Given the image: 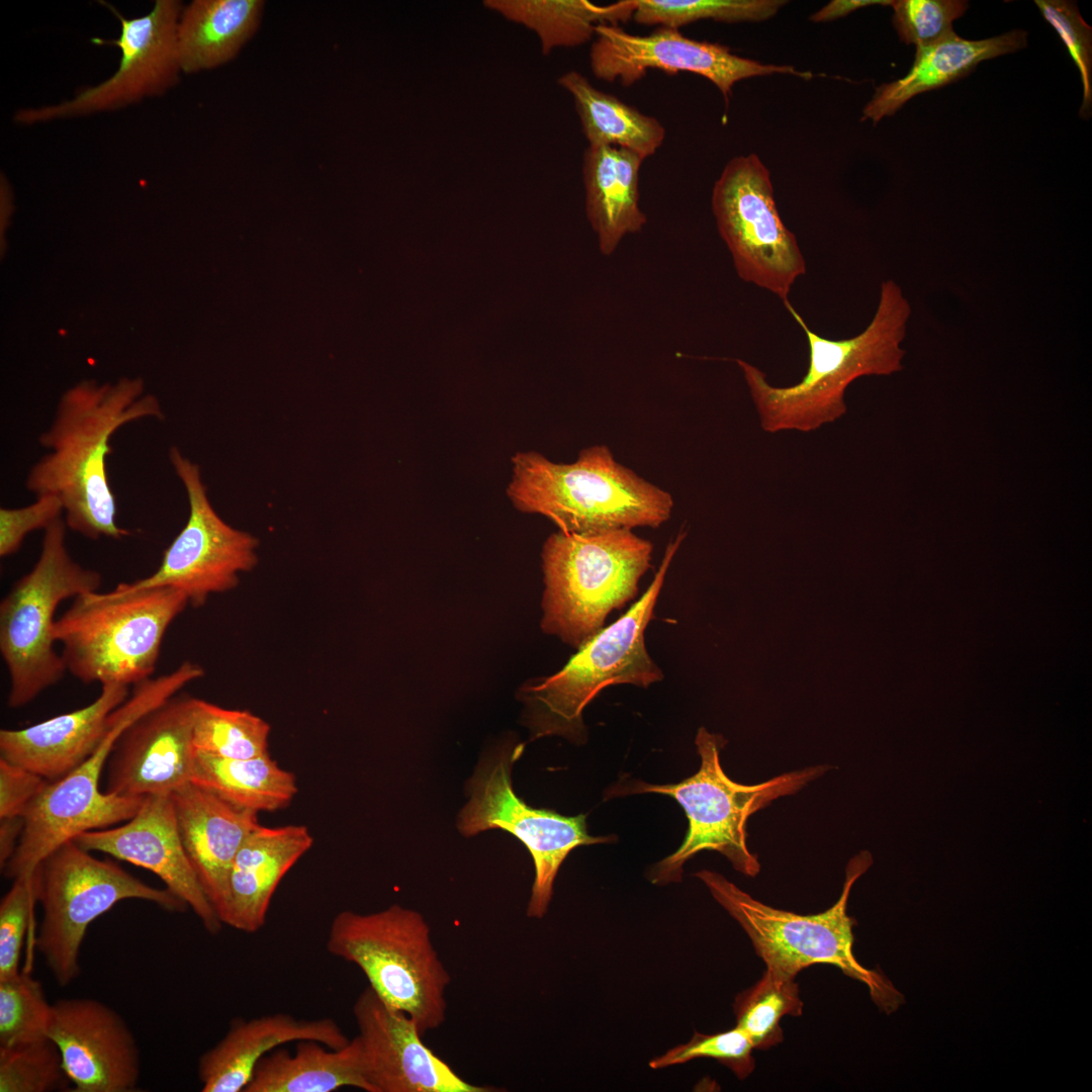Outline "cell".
<instances>
[{
    "label": "cell",
    "mask_w": 1092,
    "mask_h": 1092,
    "mask_svg": "<svg viewBox=\"0 0 1092 1092\" xmlns=\"http://www.w3.org/2000/svg\"><path fill=\"white\" fill-rule=\"evenodd\" d=\"M163 420L158 399L144 393L141 379L98 385L83 381L66 391L52 425L40 434L49 450L29 470L25 486L35 496L53 494L64 507L68 529L86 538L121 539L116 499L106 471L110 439L122 426Z\"/></svg>",
    "instance_id": "6da1fadb"
},
{
    "label": "cell",
    "mask_w": 1092,
    "mask_h": 1092,
    "mask_svg": "<svg viewBox=\"0 0 1092 1092\" xmlns=\"http://www.w3.org/2000/svg\"><path fill=\"white\" fill-rule=\"evenodd\" d=\"M784 305L806 335L808 368L802 379L789 386L771 385L763 371L736 359L767 433L813 432L846 414L845 391L862 376H885L903 369L911 306L894 280L882 282L877 310L858 335L842 340L824 338L812 331L791 304Z\"/></svg>",
    "instance_id": "7a4b0ae2"
},
{
    "label": "cell",
    "mask_w": 1092,
    "mask_h": 1092,
    "mask_svg": "<svg viewBox=\"0 0 1092 1092\" xmlns=\"http://www.w3.org/2000/svg\"><path fill=\"white\" fill-rule=\"evenodd\" d=\"M508 495L521 512L551 520L563 533L658 528L673 498L619 463L607 445H593L572 463H555L529 451L512 458Z\"/></svg>",
    "instance_id": "3957f363"
},
{
    "label": "cell",
    "mask_w": 1092,
    "mask_h": 1092,
    "mask_svg": "<svg viewBox=\"0 0 1092 1092\" xmlns=\"http://www.w3.org/2000/svg\"><path fill=\"white\" fill-rule=\"evenodd\" d=\"M189 605L172 587L128 588L76 597L56 620L66 670L84 684L139 685L151 678L164 636Z\"/></svg>",
    "instance_id": "277c9868"
},
{
    "label": "cell",
    "mask_w": 1092,
    "mask_h": 1092,
    "mask_svg": "<svg viewBox=\"0 0 1092 1092\" xmlns=\"http://www.w3.org/2000/svg\"><path fill=\"white\" fill-rule=\"evenodd\" d=\"M198 677V668L185 661L170 673L135 686L132 697L112 712L93 753L70 774L50 783L31 804L17 847L2 869L6 878L31 875L51 852L79 834L127 821L136 813L144 797L102 793L101 772L130 723Z\"/></svg>",
    "instance_id": "5b68a950"
},
{
    "label": "cell",
    "mask_w": 1092,
    "mask_h": 1092,
    "mask_svg": "<svg viewBox=\"0 0 1092 1092\" xmlns=\"http://www.w3.org/2000/svg\"><path fill=\"white\" fill-rule=\"evenodd\" d=\"M686 535L681 531L668 543L650 585L625 614L580 646L559 671L530 679L519 689L532 738L579 737L584 730L582 712L602 690L619 684L648 688L662 680V670L646 649L644 631Z\"/></svg>",
    "instance_id": "8992f818"
},
{
    "label": "cell",
    "mask_w": 1092,
    "mask_h": 1092,
    "mask_svg": "<svg viewBox=\"0 0 1092 1092\" xmlns=\"http://www.w3.org/2000/svg\"><path fill=\"white\" fill-rule=\"evenodd\" d=\"M695 743L701 757L699 770L690 778L668 785L636 782L630 793H657L672 797L682 807L689 828L679 848L652 869L654 884L681 879L682 866L702 850L725 855L733 868L748 877L760 871L756 855L747 846V820L774 800L797 793L829 768L826 764L782 774L755 785L733 782L724 772L719 751L726 741L706 728L698 730Z\"/></svg>",
    "instance_id": "52a82bcc"
},
{
    "label": "cell",
    "mask_w": 1092,
    "mask_h": 1092,
    "mask_svg": "<svg viewBox=\"0 0 1092 1092\" xmlns=\"http://www.w3.org/2000/svg\"><path fill=\"white\" fill-rule=\"evenodd\" d=\"M653 546L630 529L557 532L542 548L543 632L578 649L638 593Z\"/></svg>",
    "instance_id": "ba28073f"
},
{
    "label": "cell",
    "mask_w": 1092,
    "mask_h": 1092,
    "mask_svg": "<svg viewBox=\"0 0 1092 1092\" xmlns=\"http://www.w3.org/2000/svg\"><path fill=\"white\" fill-rule=\"evenodd\" d=\"M872 863L869 851L853 856L838 900L827 910L810 915L765 905L716 872L703 870L696 877L744 929L767 969L795 979L815 964L835 966L866 984L876 1004L889 1013L903 1002V996L882 974L857 962L852 950L854 920L846 912L853 884Z\"/></svg>",
    "instance_id": "9c48e42d"
},
{
    "label": "cell",
    "mask_w": 1092,
    "mask_h": 1092,
    "mask_svg": "<svg viewBox=\"0 0 1092 1092\" xmlns=\"http://www.w3.org/2000/svg\"><path fill=\"white\" fill-rule=\"evenodd\" d=\"M326 945L332 956L357 966L375 994L412 1017L422 1035L446 1021L451 977L418 911L397 904L368 914L342 911L331 922Z\"/></svg>",
    "instance_id": "30bf717a"
},
{
    "label": "cell",
    "mask_w": 1092,
    "mask_h": 1092,
    "mask_svg": "<svg viewBox=\"0 0 1092 1092\" xmlns=\"http://www.w3.org/2000/svg\"><path fill=\"white\" fill-rule=\"evenodd\" d=\"M67 526L59 519L43 533L37 561L0 604V652L9 674L8 706L24 707L67 672L56 650V611L68 599L96 592L102 575L73 559Z\"/></svg>",
    "instance_id": "8fae6325"
},
{
    "label": "cell",
    "mask_w": 1092,
    "mask_h": 1092,
    "mask_svg": "<svg viewBox=\"0 0 1092 1092\" xmlns=\"http://www.w3.org/2000/svg\"><path fill=\"white\" fill-rule=\"evenodd\" d=\"M34 875L42 916L33 944L62 987L80 975V950L89 925L116 903L140 899L171 912L188 908L167 888L152 887L116 862L94 857L74 840L51 852Z\"/></svg>",
    "instance_id": "7c38bea8"
},
{
    "label": "cell",
    "mask_w": 1092,
    "mask_h": 1092,
    "mask_svg": "<svg viewBox=\"0 0 1092 1092\" xmlns=\"http://www.w3.org/2000/svg\"><path fill=\"white\" fill-rule=\"evenodd\" d=\"M711 206L739 278L789 301L806 261L780 216L769 171L757 155L728 161L714 184Z\"/></svg>",
    "instance_id": "4fadbf2b"
},
{
    "label": "cell",
    "mask_w": 1092,
    "mask_h": 1092,
    "mask_svg": "<svg viewBox=\"0 0 1092 1092\" xmlns=\"http://www.w3.org/2000/svg\"><path fill=\"white\" fill-rule=\"evenodd\" d=\"M522 750V745L504 748L480 763L468 783L470 799L459 814L458 828L464 836L498 828L524 843L535 868L527 915L541 918L551 901L559 868L570 851L614 837L589 835L584 814L563 816L533 808L520 799L513 790L511 771Z\"/></svg>",
    "instance_id": "5bb4252c"
},
{
    "label": "cell",
    "mask_w": 1092,
    "mask_h": 1092,
    "mask_svg": "<svg viewBox=\"0 0 1092 1092\" xmlns=\"http://www.w3.org/2000/svg\"><path fill=\"white\" fill-rule=\"evenodd\" d=\"M169 459L187 493V522L164 551L155 572L122 583L128 588L172 587L184 593L189 605L200 608L211 595L237 587L239 574L256 567L259 541L217 515L197 464L177 447L170 449Z\"/></svg>",
    "instance_id": "9a60e30c"
},
{
    "label": "cell",
    "mask_w": 1092,
    "mask_h": 1092,
    "mask_svg": "<svg viewBox=\"0 0 1092 1092\" xmlns=\"http://www.w3.org/2000/svg\"><path fill=\"white\" fill-rule=\"evenodd\" d=\"M105 5L120 22L118 37L107 41L120 51L116 71L69 100L19 109L14 114L17 123L31 125L113 111L160 96L176 85L182 73L176 30L183 4L178 0H157L146 15L131 18Z\"/></svg>",
    "instance_id": "2e32d148"
},
{
    "label": "cell",
    "mask_w": 1092,
    "mask_h": 1092,
    "mask_svg": "<svg viewBox=\"0 0 1092 1092\" xmlns=\"http://www.w3.org/2000/svg\"><path fill=\"white\" fill-rule=\"evenodd\" d=\"M589 65L597 79L619 81L623 86H632L649 70L694 73L711 81L726 102L735 83L744 79L774 74L812 78L810 72L746 59L726 46L693 39L669 27L641 35L618 24H600L589 49Z\"/></svg>",
    "instance_id": "e0dca14e"
},
{
    "label": "cell",
    "mask_w": 1092,
    "mask_h": 1092,
    "mask_svg": "<svg viewBox=\"0 0 1092 1092\" xmlns=\"http://www.w3.org/2000/svg\"><path fill=\"white\" fill-rule=\"evenodd\" d=\"M194 703L195 698L176 694L123 730L106 763V793L172 794L191 782Z\"/></svg>",
    "instance_id": "ac0fdd59"
},
{
    "label": "cell",
    "mask_w": 1092,
    "mask_h": 1092,
    "mask_svg": "<svg viewBox=\"0 0 1092 1092\" xmlns=\"http://www.w3.org/2000/svg\"><path fill=\"white\" fill-rule=\"evenodd\" d=\"M353 1014L365 1077L372 1092H487L461 1078L422 1040L415 1020L367 987Z\"/></svg>",
    "instance_id": "d6986e66"
},
{
    "label": "cell",
    "mask_w": 1092,
    "mask_h": 1092,
    "mask_svg": "<svg viewBox=\"0 0 1092 1092\" xmlns=\"http://www.w3.org/2000/svg\"><path fill=\"white\" fill-rule=\"evenodd\" d=\"M49 1037L58 1046L74 1092L136 1090L141 1057L123 1018L91 998L53 1004Z\"/></svg>",
    "instance_id": "ffe728a7"
},
{
    "label": "cell",
    "mask_w": 1092,
    "mask_h": 1092,
    "mask_svg": "<svg viewBox=\"0 0 1092 1092\" xmlns=\"http://www.w3.org/2000/svg\"><path fill=\"white\" fill-rule=\"evenodd\" d=\"M73 840L86 850L101 851L152 872L191 908L208 933L220 931L223 924L182 843L171 794L146 796L123 825L86 831Z\"/></svg>",
    "instance_id": "44dd1931"
},
{
    "label": "cell",
    "mask_w": 1092,
    "mask_h": 1092,
    "mask_svg": "<svg viewBox=\"0 0 1092 1092\" xmlns=\"http://www.w3.org/2000/svg\"><path fill=\"white\" fill-rule=\"evenodd\" d=\"M128 687L102 686L89 705L22 729H1L0 757L56 782L80 765L102 741Z\"/></svg>",
    "instance_id": "7402d4cb"
},
{
    "label": "cell",
    "mask_w": 1092,
    "mask_h": 1092,
    "mask_svg": "<svg viewBox=\"0 0 1092 1092\" xmlns=\"http://www.w3.org/2000/svg\"><path fill=\"white\" fill-rule=\"evenodd\" d=\"M171 797L185 851L218 916L232 864L246 837L260 825L259 813L238 808L191 782Z\"/></svg>",
    "instance_id": "603a6c76"
},
{
    "label": "cell",
    "mask_w": 1092,
    "mask_h": 1092,
    "mask_svg": "<svg viewBox=\"0 0 1092 1092\" xmlns=\"http://www.w3.org/2000/svg\"><path fill=\"white\" fill-rule=\"evenodd\" d=\"M312 1040L329 1048L350 1039L331 1018L299 1019L286 1013L237 1018L224 1036L198 1061L202 1092H244L258 1062L283 1044Z\"/></svg>",
    "instance_id": "cb8c5ba5"
},
{
    "label": "cell",
    "mask_w": 1092,
    "mask_h": 1092,
    "mask_svg": "<svg viewBox=\"0 0 1092 1092\" xmlns=\"http://www.w3.org/2000/svg\"><path fill=\"white\" fill-rule=\"evenodd\" d=\"M304 825H259L244 840L232 864L222 924L247 933L266 923L271 899L284 876L312 846Z\"/></svg>",
    "instance_id": "d4e9b609"
},
{
    "label": "cell",
    "mask_w": 1092,
    "mask_h": 1092,
    "mask_svg": "<svg viewBox=\"0 0 1092 1092\" xmlns=\"http://www.w3.org/2000/svg\"><path fill=\"white\" fill-rule=\"evenodd\" d=\"M1026 39L1022 29L980 40L965 39L951 31L932 43L917 47L909 72L876 89L862 109L861 120L877 123L895 114L914 96L967 76L982 61L1024 48Z\"/></svg>",
    "instance_id": "484cf974"
},
{
    "label": "cell",
    "mask_w": 1092,
    "mask_h": 1092,
    "mask_svg": "<svg viewBox=\"0 0 1092 1092\" xmlns=\"http://www.w3.org/2000/svg\"><path fill=\"white\" fill-rule=\"evenodd\" d=\"M643 161L631 151L612 146H588L583 153L585 212L604 256H611L626 236L641 232L646 224L639 203Z\"/></svg>",
    "instance_id": "4316f807"
},
{
    "label": "cell",
    "mask_w": 1092,
    "mask_h": 1092,
    "mask_svg": "<svg viewBox=\"0 0 1092 1092\" xmlns=\"http://www.w3.org/2000/svg\"><path fill=\"white\" fill-rule=\"evenodd\" d=\"M262 0H194L183 7L176 30L181 72L195 74L233 61L262 21Z\"/></svg>",
    "instance_id": "83f0119b"
},
{
    "label": "cell",
    "mask_w": 1092,
    "mask_h": 1092,
    "mask_svg": "<svg viewBox=\"0 0 1092 1092\" xmlns=\"http://www.w3.org/2000/svg\"><path fill=\"white\" fill-rule=\"evenodd\" d=\"M343 1087L372 1092L356 1036L338 1049L312 1040L298 1041L294 1053L278 1048L258 1062L244 1092H332Z\"/></svg>",
    "instance_id": "f1b7e54d"
},
{
    "label": "cell",
    "mask_w": 1092,
    "mask_h": 1092,
    "mask_svg": "<svg viewBox=\"0 0 1092 1092\" xmlns=\"http://www.w3.org/2000/svg\"><path fill=\"white\" fill-rule=\"evenodd\" d=\"M191 783L256 813L286 808L298 791L295 776L269 753L236 759L196 750Z\"/></svg>",
    "instance_id": "f546056e"
},
{
    "label": "cell",
    "mask_w": 1092,
    "mask_h": 1092,
    "mask_svg": "<svg viewBox=\"0 0 1092 1092\" xmlns=\"http://www.w3.org/2000/svg\"><path fill=\"white\" fill-rule=\"evenodd\" d=\"M558 84L573 98L588 146L618 147L645 160L663 144L665 128L657 118L596 88L579 72H566Z\"/></svg>",
    "instance_id": "4dcf8cb0"
},
{
    "label": "cell",
    "mask_w": 1092,
    "mask_h": 1092,
    "mask_svg": "<svg viewBox=\"0 0 1092 1092\" xmlns=\"http://www.w3.org/2000/svg\"><path fill=\"white\" fill-rule=\"evenodd\" d=\"M483 4L533 30L547 55L556 48L593 41L600 24L619 25L632 19L636 0L607 5L587 0H486Z\"/></svg>",
    "instance_id": "1f68e13d"
},
{
    "label": "cell",
    "mask_w": 1092,
    "mask_h": 1092,
    "mask_svg": "<svg viewBox=\"0 0 1092 1092\" xmlns=\"http://www.w3.org/2000/svg\"><path fill=\"white\" fill-rule=\"evenodd\" d=\"M270 725L246 710H232L195 698L193 744L196 750L225 758H252L268 752Z\"/></svg>",
    "instance_id": "d6a6232c"
},
{
    "label": "cell",
    "mask_w": 1092,
    "mask_h": 1092,
    "mask_svg": "<svg viewBox=\"0 0 1092 1092\" xmlns=\"http://www.w3.org/2000/svg\"><path fill=\"white\" fill-rule=\"evenodd\" d=\"M803 1005L795 979L766 968L752 987L736 997V1027L747 1035L753 1049L766 1050L783 1040L781 1019L800 1016Z\"/></svg>",
    "instance_id": "836d02e7"
},
{
    "label": "cell",
    "mask_w": 1092,
    "mask_h": 1092,
    "mask_svg": "<svg viewBox=\"0 0 1092 1092\" xmlns=\"http://www.w3.org/2000/svg\"><path fill=\"white\" fill-rule=\"evenodd\" d=\"M786 4L784 0H636L632 19L675 29L707 19L755 22L772 17Z\"/></svg>",
    "instance_id": "e575fe53"
},
{
    "label": "cell",
    "mask_w": 1092,
    "mask_h": 1092,
    "mask_svg": "<svg viewBox=\"0 0 1092 1092\" xmlns=\"http://www.w3.org/2000/svg\"><path fill=\"white\" fill-rule=\"evenodd\" d=\"M52 1009L28 970L0 981V1046L48 1038Z\"/></svg>",
    "instance_id": "d590c367"
},
{
    "label": "cell",
    "mask_w": 1092,
    "mask_h": 1092,
    "mask_svg": "<svg viewBox=\"0 0 1092 1092\" xmlns=\"http://www.w3.org/2000/svg\"><path fill=\"white\" fill-rule=\"evenodd\" d=\"M71 1084L50 1038L0 1046V1092H51Z\"/></svg>",
    "instance_id": "8d00e7d4"
},
{
    "label": "cell",
    "mask_w": 1092,
    "mask_h": 1092,
    "mask_svg": "<svg viewBox=\"0 0 1092 1092\" xmlns=\"http://www.w3.org/2000/svg\"><path fill=\"white\" fill-rule=\"evenodd\" d=\"M753 1050L747 1035L736 1026L715 1034L695 1032L687 1043L672 1048L665 1054L652 1059L649 1066L652 1069H661L694 1059L710 1058L726 1066L740 1080H743L755 1068Z\"/></svg>",
    "instance_id": "74e56055"
},
{
    "label": "cell",
    "mask_w": 1092,
    "mask_h": 1092,
    "mask_svg": "<svg viewBox=\"0 0 1092 1092\" xmlns=\"http://www.w3.org/2000/svg\"><path fill=\"white\" fill-rule=\"evenodd\" d=\"M37 902L35 875L13 880L0 904V981L17 976L26 931Z\"/></svg>",
    "instance_id": "f35d334b"
},
{
    "label": "cell",
    "mask_w": 1092,
    "mask_h": 1092,
    "mask_svg": "<svg viewBox=\"0 0 1092 1092\" xmlns=\"http://www.w3.org/2000/svg\"><path fill=\"white\" fill-rule=\"evenodd\" d=\"M893 25L906 44L916 48L932 43L952 30V22L968 9L962 0L892 1Z\"/></svg>",
    "instance_id": "ab89813d"
},
{
    "label": "cell",
    "mask_w": 1092,
    "mask_h": 1092,
    "mask_svg": "<svg viewBox=\"0 0 1092 1092\" xmlns=\"http://www.w3.org/2000/svg\"><path fill=\"white\" fill-rule=\"evenodd\" d=\"M1044 19L1055 28L1076 64L1083 86L1082 117H1089L1092 103V29L1081 17L1075 3L1064 0H1036Z\"/></svg>",
    "instance_id": "60d3db41"
},
{
    "label": "cell",
    "mask_w": 1092,
    "mask_h": 1092,
    "mask_svg": "<svg viewBox=\"0 0 1092 1092\" xmlns=\"http://www.w3.org/2000/svg\"><path fill=\"white\" fill-rule=\"evenodd\" d=\"M64 507L53 494L35 496V500L21 508L0 509V556L17 552L27 534L46 530L62 518Z\"/></svg>",
    "instance_id": "b9f144b4"
},
{
    "label": "cell",
    "mask_w": 1092,
    "mask_h": 1092,
    "mask_svg": "<svg viewBox=\"0 0 1092 1092\" xmlns=\"http://www.w3.org/2000/svg\"><path fill=\"white\" fill-rule=\"evenodd\" d=\"M51 782L0 757V820L24 819Z\"/></svg>",
    "instance_id": "7bdbcfd3"
},
{
    "label": "cell",
    "mask_w": 1092,
    "mask_h": 1092,
    "mask_svg": "<svg viewBox=\"0 0 1092 1092\" xmlns=\"http://www.w3.org/2000/svg\"><path fill=\"white\" fill-rule=\"evenodd\" d=\"M891 2L887 0H833L815 12L810 19L814 22L832 21L866 6L890 5Z\"/></svg>",
    "instance_id": "ee69618b"
}]
</instances>
